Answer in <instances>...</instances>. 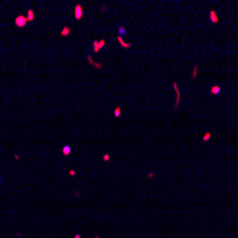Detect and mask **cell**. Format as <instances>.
Returning <instances> with one entry per match:
<instances>
[{"instance_id":"obj_14","label":"cell","mask_w":238,"mask_h":238,"mask_svg":"<svg viewBox=\"0 0 238 238\" xmlns=\"http://www.w3.org/2000/svg\"><path fill=\"white\" fill-rule=\"evenodd\" d=\"M210 138H211V133H205L204 136H203V141H204V143L210 141Z\"/></svg>"},{"instance_id":"obj_1","label":"cell","mask_w":238,"mask_h":238,"mask_svg":"<svg viewBox=\"0 0 238 238\" xmlns=\"http://www.w3.org/2000/svg\"><path fill=\"white\" fill-rule=\"evenodd\" d=\"M27 17L23 16V14H19V16H16V19H14V24L17 26V27H20V29H23V27H26L27 26Z\"/></svg>"},{"instance_id":"obj_5","label":"cell","mask_w":238,"mask_h":238,"mask_svg":"<svg viewBox=\"0 0 238 238\" xmlns=\"http://www.w3.org/2000/svg\"><path fill=\"white\" fill-rule=\"evenodd\" d=\"M117 41L120 43V46H121L123 49H131V43H127V41L124 40L123 37H121V36H118V37H117Z\"/></svg>"},{"instance_id":"obj_11","label":"cell","mask_w":238,"mask_h":238,"mask_svg":"<svg viewBox=\"0 0 238 238\" xmlns=\"http://www.w3.org/2000/svg\"><path fill=\"white\" fill-rule=\"evenodd\" d=\"M87 60H89V63H90L91 66L97 67V68H103V66H101V64H99V63H94V60L91 58V56H87Z\"/></svg>"},{"instance_id":"obj_17","label":"cell","mask_w":238,"mask_h":238,"mask_svg":"<svg viewBox=\"0 0 238 238\" xmlns=\"http://www.w3.org/2000/svg\"><path fill=\"white\" fill-rule=\"evenodd\" d=\"M68 175L74 177V175H76V171H74V170H70V171H68Z\"/></svg>"},{"instance_id":"obj_9","label":"cell","mask_w":238,"mask_h":238,"mask_svg":"<svg viewBox=\"0 0 238 238\" xmlns=\"http://www.w3.org/2000/svg\"><path fill=\"white\" fill-rule=\"evenodd\" d=\"M26 17H27V22H33L34 20V10L33 9H29L27 10V16Z\"/></svg>"},{"instance_id":"obj_19","label":"cell","mask_w":238,"mask_h":238,"mask_svg":"<svg viewBox=\"0 0 238 238\" xmlns=\"http://www.w3.org/2000/svg\"><path fill=\"white\" fill-rule=\"evenodd\" d=\"M0 182H1V177H0Z\"/></svg>"},{"instance_id":"obj_16","label":"cell","mask_w":238,"mask_h":238,"mask_svg":"<svg viewBox=\"0 0 238 238\" xmlns=\"http://www.w3.org/2000/svg\"><path fill=\"white\" fill-rule=\"evenodd\" d=\"M108 160H110V154H104V156H103V161H104V163H107Z\"/></svg>"},{"instance_id":"obj_3","label":"cell","mask_w":238,"mask_h":238,"mask_svg":"<svg viewBox=\"0 0 238 238\" xmlns=\"http://www.w3.org/2000/svg\"><path fill=\"white\" fill-rule=\"evenodd\" d=\"M172 89H174V91H175V103H174V108H178L180 101H181V93H180V90H178L177 83H172Z\"/></svg>"},{"instance_id":"obj_15","label":"cell","mask_w":238,"mask_h":238,"mask_svg":"<svg viewBox=\"0 0 238 238\" xmlns=\"http://www.w3.org/2000/svg\"><path fill=\"white\" fill-rule=\"evenodd\" d=\"M197 70H198V66L195 64V66H194V70H193V74H191V77H193V79H195V77H197Z\"/></svg>"},{"instance_id":"obj_7","label":"cell","mask_w":238,"mask_h":238,"mask_svg":"<svg viewBox=\"0 0 238 238\" xmlns=\"http://www.w3.org/2000/svg\"><path fill=\"white\" fill-rule=\"evenodd\" d=\"M70 32H71L70 27H68V26H64V27L61 29V32H60V36H61V37H67V36L70 34Z\"/></svg>"},{"instance_id":"obj_18","label":"cell","mask_w":238,"mask_h":238,"mask_svg":"<svg viewBox=\"0 0 238 238\" xmlns=\"http://www.w3.org/2000/svg\"><path fill=\"white\" fill-rule=\"evenodd\" d=\"M154 177V172H148V178H153Z\"/></svg>"},{"instance_id":"obj_12","label":"cell","mask_w":238,"mask_h":238,"mask_svg":"<svg viewBox=\"0 0 238 238\" xmlns=\"http://www.w3.org/2000/svg\"><path fill=\"white\" fill-rule=\"evenodd\" d=\"M124 34H127V29H125L124 26H120V27H118V36L123 37Z\"/></svg>"},{"instance_id":"obj_6","label":"cell","mask_w":238,"mask_h":238,"mask_svg":"<svg viewBox=\"0 0 238 238\" xmlns=\"http://www.w3.org/2000/svg\"><path fill=\"white\" fill-rule=\"evenodd\" d=\"M210 20L213 22L214 24H217V23L220 22V19H218V16H217V11H215V10H211V11H210Z\"/></svg>"},{"instance_id":"obj_8","label":"cell","mask_w":238,"mask_h":238,"mask_svg":"<svg viewBox=\"0 0 238 238\" xmlns=\"http://www.w3.org/2000/svg\"><path fill=\"white\" fill-rule=\"evenodd\" d=\"M210 93H211V94H214V96H217V94H220V93H221V87H220V86H213V87L210 89Z\"/></svg>"},{"instance_id":"obj_13","label":"cell","mask_w":238,"mask_h":238,"mask_svg":"<svg viewBox=\"0 0 238 238\" xmlns=\"http://www.w3.org/2000/svg\"><path fill=\"white\" fill-rule=\"evenodd\" d=\"M121 115V107H114V118H118Z\"/></svg>"},{"instance_id":"obj_2","label":"cell","mask_w":238,"mask_h":238,"mask_svg":"<svg viewBox=\"0 0 238 238\" xmlns=\"http://www.w3.org/2000/svg\"><path fill=\"white\" fill-rule=\"evenodd\" d=\"M104 46H106V39H101V40H93V51H94V53H99Z\"/></svg>"},{"instance_id":"obj_4","label":"cell","mask_w":238,"mask_h":238,"mask_svg":"<svg viewBox=\"0 0 238 238\" xmlns=\"http://www.w3.org/2000/svg\"><path fill=\"white\" fill-rule=\"evenodd\" d=\"M74 17H76V20H80L83 17V6L81 4H76L74 6Z\"/></svg>"},{"instance_id":"obj_10","label":"cell","mask_w":238,"mask_h":238,"mask_svg":"<svg viewBox=\"0 0 238 238\" xmlns=\"http://www.w3.org/2000/svg\"><path fill=\"white\" fill-rule=\"evenodd\" d=\"M61 153H63V156H70V153H71V147L70 146H64V147L61 148Z\"/></svg>"}]
</instances>
